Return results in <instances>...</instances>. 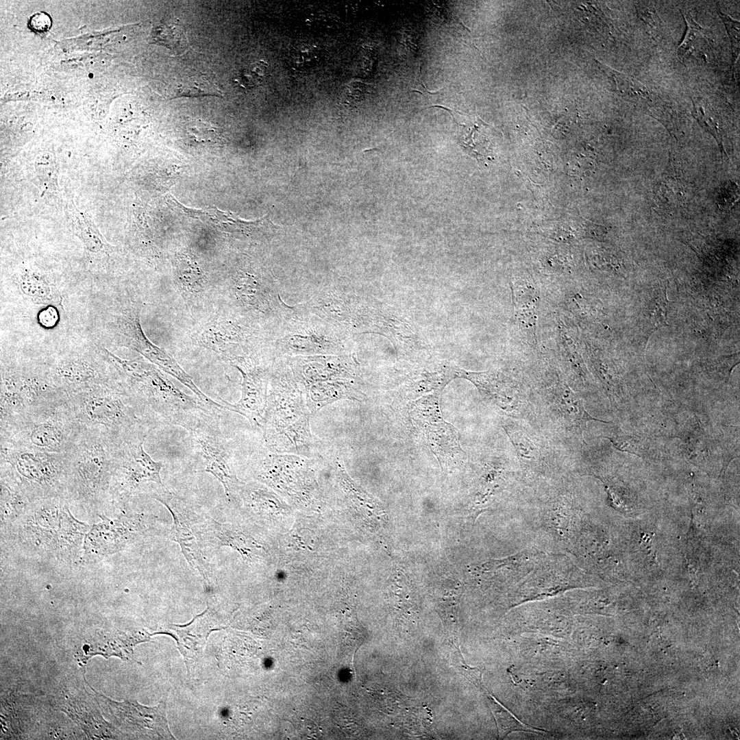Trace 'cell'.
<instances>
[{
    "label": "cell",
    "instance_id": "b9f144b4",
    "mask_svg": "<svg viewBox=\"0 0 740 740\" xmlns=\"http://www.w3.org/2000/svg\"><path fill=\"white\" fill-rule=\"evenodd\" d=\"M57 314L56 310L53 308H48L42 311L40 314V322L45 324L46 326H51L57 319Z\"/></svg>",
    "mask_w": 740,
    "mask_h": 740
},
{
    "label": "cell",
    "instance_id": "d590c367",
    "mask_svg": "<svg viewBox=\"0 0 740 740\" xmlns=\"http://www.w3.org/2000/svg\"><path fill=\"white\" fill-rule=\"evenodd\" d=\"M186 128L188 138L194 142H212L217 139L216 130L201 121L190 122Z\"/></svg>",
    "mask_w": 740,
    "mask_h": 740
},
{
    "label": "cell",
    "instance_id": "d6986e66",
    "mask_svg": "<svg viewBox=\"0 0 740 740\" xmlns=\"http://www.w3.org/2000/svg\"><path fill=\"white\" fill-rule=\"evenodd\" d=\"M555 423L566 432L576 434L582 441L587 422L597 421L604 423L609 421L597 419L585 409L583 400L567 386H558L547 393L543 399Z\"/></svg>",
    "mask_w": 740,
    "mask_h": 740
},
{
    "label": "cell",
    "instance_id": "3957f363",
    "mask_svg": "<svg viewBox=\"0 0 740 740\" xmlns=\"http://www.w3.org/2000/svg\"><path fill=\"white\" fill-rule=\"evenodd\" d=\"M68 404L81 426L106 432L121 445L147 437L151 429L122 385L99 386L68 395Z\"/></svg>",
    "mask_w": 740,
    "mask_h": 740
},
{
    "label": "cell",
    "instance_id": "d6a6232c",
    "mask_svg": "<svg viewBox=\"0 0 740 740\" xmlns=\"http://www.w3.org/2000/svg\"><path fill=\"white\" fill-rule=\"evenodd\" d=\"M667 294L664 291L658 293L649 304L648 316L652 329H657L667 323Z\"/></svg>",
    "mask_w": 740,
    "mask_h": 740
},
{
    "label": "cell",
    "instance_id": "f35d334b",
    "mask_svg": "<svg viewBox=\"0 0 740 740\" xmlns=\"http://www.w3.org/2000/svg\"><path fill=\"white\" fill-rule=\"evenodd\" d=\"M719 16L725 24L731 40L733 53L735 55V53L739 51V23L720 12Z\"/></svg>",
    "mask_w": 740,
    "mask_h": 740
},
{
    "label": "cell",
    "instance_id": "83f0119b",
    "mask_svg": "<svg viewBox=\"0 0 740 740\" xmlns=\"http://www.w3.org/2000/svg\"><path fill=\"white\" fill-rule=\"evenodd\" d=\"M655 201L665 210L672 211L682 206L686 195L682 184L673 177H667L655 188Z\"/></svg>",
    "mask_w": 740,
    "mask_h": 740
},
{
    "label": "cell",
    "instance_id": "30bf717a",
    "mask_svg": "<svg viewBox=\"0 0 740 740\" xmlns=\"http://www.w3.org/2000/svg\"><path fill=\"white\" fill-rule=\"evenodd\" d=\"M219 411L202 408L180 426L186 429L192 447L204 464L205 471L223 484L227 495L236 489L237 480L230 467L231 453L221 430Z\"/></svg>",
    "mask_w": 740,
    "mask_h": 740
},
{
    "label": "cell",
    "instance_id": "f1b7e54d",
    "mask_svg": "<svg viewBox=\"0 0 740 740\" xmlns=\"http://www.w3.org/2000/svg\"><path fill=\"white\" fill-rule=\"evenodd\" d=\"M490 700V706L495 717L499 728L500 736L502 738L513 732L518 731L533 733L547 732V731L544 729L538 728L524 724L495 699Z\"/></svg>",
    "mask_w": 740,
    "mask_h": 740
},
{
    "label": "cell",
    "instance_id": "d4e9b609",
    "mask_svg": "<svg viewBox=\"0 0 740 740\" xmlns=\"http://www.w3.org/2000/svg\"><path fill=\"white\" fill-rule=\"evenodd\" d=\"M504 427L523 465L533 467L543 462V449L533 434L516 422L506 423Z\"/></svg>",
    "mask_w": 740,
    "mask_h": 740
},
{
    "label": "cell",
    "instance_id": "1f68e13d",
    "mask_svg": "<svg viewBox=\"0 0 740 740\" xmlns=\"http://www.w3.org/2000/svg\"><path fill=\"white\" fill-rule=\"evenodd\" d=\"M221 93L206 78L189 79L181 84L176 91V97H199L206 95L219 96Z\"/></svg>",
    "mask_w": 740,
    "mask_h": 740
},
{
    "label": "cell",
    "instance_id": "4fadbf2b",
    "mask_svg": "<svg viewBox=\"0 0 740 740\" xmlns=\"http://www.w3.org/2000/svg\"><path fill=\"white\" fill-rule=\"evenodd\" d=\"M91 690L103 712L123 728L150 738L174 739L169 728L164 702L148 707L135 700L116 702L92 687Z\"/></svg>",
    "mask_w": 740,
    "mask_h": 740
},
{
    "label": "cell",
    "instance_id": "ab89813d",
    "mask_svg": "<svg viewBox=\"0 0 740 740\" xmlns=\"http://www.w3.org/2000/svg\"><path fill=\"white\" fill-rule=\"evenodd\" d=\"M29 26L31 29L36 32H45L51 26V18L50 16L45 12H36L30 17Z\"/></svg>",
    "mask_w": 740,
    "mask_h": 740
},
{
    "label": "cell",
    "instance_id": "603a6c76",
    "mask_svg": "<svg viewBox=\"0 0 740 740\" xmlns=\"http://www.w3.org/2000/svg\"><path fill=\"white\" fill-rule=\"evenodd\" d=\"M459 376L472 382L506 411H516L519 399L506 383L504 375L493 371L467 372L460 370Z\"/></svg>",
    "mask_w": 740,
    "mask_h": 740
},
{
    "label": "cell",
    "instance_id": "5bb4252c",
    "mask_svg": "<svg viewBox=\"0 0 740 740\" xmlns=\"http://www.w3.org/2000/svg\"><path fill=\"white\" fill-rule=\"evenodd\" d=\"M232 365L242 375L241 397L234 404L222 401L226 410L248 419L253 427L260 428L267 403L270 377L251 355L236 359Z\"/></svg>",
    "mask_w": 740,
    "mask_h": 740
},
{
    "label": "cell",
    "instance_id": "836d02e7",
    "mask_svg": "<svg viewBox=\"0 0 740 740\" xmlns=\"http://www.w3.org/2000/svg\"><path fill=\"white\" fill-rule=\"evenodd\" d=\"M687 23V32L685 37L678 49V55L680 58H684L695 51V46L700 45V40H704L705 37L702 34V29L691 17H684Z\"/></svg>",
    "mask_w": 740,
    "mask_h": 740
},
{
    "label": "cell",
    "instance_id": "8992f818",
    "mask_svg": "<svg viewBox=\"0 0 740 740\" xmlns=\"http://www.w3.org/2000/svg\"><path fill=\"white\" fill-rule=\"evenodd\" d=\"M82 428L66 400L0 428V441L42 452L66 453Z\"/></svg>",
    "mask_w": 740,
    "mask_h": 740
},
{
    "label": "cell",
    "instance_id": "52a82bcc",
    "mask_svg": "<svg viewBox=\"0 0 740 740\" xmlns=\"http://www.w3.org/2000/svg\"><path fill=\"white\" fill-rule=\"evenodd\" d=\"M1 465H5L33 502L65 496L66 453H52L0 441Z\"/></svg>",
    "mask_w": 740,
    "mask_h": 740
},
{
    "label": "cell",
    "instance_id": "2e32d148",
    "mask_svg": "<svg viewBox=\"0 0 740 740\" xmlns=\"http://www.w3.org/2000/svg\"><path fill=\"white\" fill-rule=\"evenodd\" d=\"M286 363L302 388L318 382L352 380L358 370L349 354L288 357Z\"/></svg>",
    "mask_w": 740,
    "mask_h": 740
},
{
    "label": "cell",
    "instance_id": "277c9868",
    "mask_svg": "<svg viewBox=\"0 0 740 740\" xmlns=\"http://www.w3.org/2000/svg\"><path fill=\"white\" fill-rule=\"evenodd\" d=\"M110 361L126 378V383L122 386L145 417V415L151 414L164 422L180 426L196 411L201 408L212 409L178 389L149 364L140 360H122L112 354Z\"/></svg>",
    "mask_w": 740,
    "mask_h": 740
},
{
    "label": "cell",
    "instance_id": "9a60e30c",
    "mask_svg": "<svg viewBox=\"0 0 740 740\" xmlns=\"http://www.w3.org/2000/svg\"><path fill=\"white\" fill-rule=\"evenodd\" d=\"M102 519L84 536V554L88 557L116 552L146 530L140 515H123L116 519L102 516Z\"/></svg>",
    "mask_w": 740,
    "mask_h": 740
},
{
    "label": "cell",
    "instance_id": "ffe728a7",
    "mask_svg": "<svg viewBox=\"0 0 740 740\" xmlns=\"http://www.w3.org/2000/svg\"><path fill=\"white\" fill-rule=\"evenodd\" d=\"M167 630L177 641L181 654L187 659H196L202 655L210 634L219 628L212 622L207 609L190 623L171 624Z\"/></svg>",
    "mask_w": 740,
    "mask_h": 740
},
{
    "label": "cell",
    "instance_id": "ac0fdd59",
    "mask_svg": "<svg viewBox=\"0 0 740 740\" xmlns=\"http://www.w3.org/2000/svg\"><path fill=\"white\" fill-rule=\"evenodd\" d=\"M149 638L150 634L143 630L95 632L80 643L75 653L76 658L83 664L95 655L106 658L116 656L126 661L134 660V646L149 641Z\"/></svg>",
    "mask_w": 740,
    "mask_h": 740
},
{
    "label": "cell",
    "instance_id": "8fae6325",
    "mask_svg": "<svg viewBox=\"0 0 740 740\" xmlns=\"http://www.w3.org/2000/svg\"><path fill=\"white\" fill-rule=\"evenodd\" d=\"M374 308L362 296L338 283L323 286L301 306L349 334L370 332Z\"/></svg>",
    "mask_w": 740,
    "mask_h": 740
},
{
    "label": "cell",
    "instance_id": "4dcf8cb0",
    "mask_svg": "<svg viewBox=\"0 0 740 740\" xmlns=\"http://www.w3.org/2000/svg\"><path fill=\"white\" fill-rule=\"evenodd\" d=\"M604 438L608 439L613 445L618 450L628 452L640 457L649 456L650 445L648 440L643 437L631 434H613L604 436Z\"/></svg>",
    "mask_w": 740,
    "mask_h": 740
},
{
    "label": "cell",
    "instance_id": "484cf974",
    "mask_svg": "<svg viewBox=\"0 0 740 740\" xmlns=\"http://www.w3.org/2000/svg\"><path fill=\"white\" fill-rule=\"evenodd\" d=\"M68 212L71 213L72 222L88 251L98 254L108 249V243L86 214L79 212L75 206L68 207Z\"/></svg>",
    "mask_w": 740,
    "mask_h": 740
},
{
    "label": "cell",
    "instance_id": "4316f807",
    "mask_svg": "<svg viewBox=\"0 0 740 740\" xmlns=\"http://www.w3.org/2000/svg\"><path fill=\"white\" fill-rule=\"evenodd\" d=\"M153 40L165 46L174 55L182 53L188 47L184 29L177 21H168L154 29Z\"/></svg>",
    "mask_w": 740,
    "mask_h": 740
},
{
    "label": "cell",
    "instance_id": "7a4b0ae2",
    "mask_svg": "<svg viewBox=\"0 0 740 740\" xmlns=\"http://www.w3.org/2000/svg\"><path fill=\"white\" fill-rule=\"evenodd\" d=\"M119 445L102 430L82 426L72 447L66 453L65 497L69 502L89 510L112 503L110 486Z\"/></svg>",
    "mask_w": 740,
    "mask_h": 740
},
{
    "label": "cell",
    "instance_id": "7402d4cb",
    "mask_svg": "<svg viewBox=\"0 0 740 740\" xmlns=\"http://www.w3.org/2000/svg\"><path fill=\"white\" fill-rule=\"evenodd\" d=\"M303 388L306 405L312 415L325 406L341 399L361 398L352 380L341 379L314 383Z\"/></svg>",
    "mask_w": 740,
    "mask_h": 740
},
{
    "label": "cell",
    "instance_id": "6da1fadb",
    "mask_svg": "<svg viewBox=\"0 0 740 740\" xmlns=\"http://www.w3.org/2000/svg\"><path fill=\"white\" fill-rule=\"evenodd\" d=\"M275 372L270 378L260 427L264 445L273 453L314 456L316 442L310 426L312 414L306 405L303 388L289 366L277 369Z\"/></svg>",
    "mask_w": 740,
    "mask_h": 740
},
{
    "label": "cell",
    "instance_id": "8d00e7d4",
    "mask_svg": "<svg viewBox=\"0 0 740 740\" xmlns=\"http://www.w3.org/2000/svg\"><path fill=\"white\" fill-rule=\"evenodd\" d=\"M47 284L46 282L41 278L32 273H27L22 277L21 286L23 291L32 297H47L49 293Z\"/></svg>",
    "mask_w": 740,
    "mask_h": 740
},
{
    "label": "cell",
    "instance_id": "44dd1931",
    "mask_svg": "<svg viewBox=\"0 0 740 740\" xmlns=\"http://www.w3.org/2000/svg\"><path fill=\"white\" fill-rule=\"evenodd\" d=\"M83 696L66 695L60 700L62 711L67 713L92 738H108L112 736L110 726L105 722L96 707Z\"/></svg>",
    "mask_w": 740,
    "mask_h": 740
},
{
    "label": "cell",
    "instance_id": "60d3db41",
    "mask_svg": "<svg viewBox=\"0 0 740 740\" xmlns=\"http://www.w3.org/2000/svg\"><path fill=\"white\" fill-rule=\"evenodd\" d=\"M694 115L698 122L703 126V127L711 133L716 139L717 143L722 146V136L717 126L714 124L713 121L711 119H707L705 116L704 111L701 108L695 109Z\"/></svg>",
    "mask_w": 740,
    "mask_h": 740
},
{
    "label": "cell",
    "instance_id": "e575fe53",
    "mask_svg": "<svg viewBox=\"0 0 740 740\" xmlns=\"http://www.w3.org/2000/svg\"><path fill=\"white\" fill-rule=\"evenodd\" d=\"M614 76L621 93L635 99H645L648 97L646 88L636 79L617 72Z\"/></svg>",
    "mask_w": 740,
    "mask_h": 740
},
{
    "label": "cell",
    "instance_id": "f546056e",
    "mask_svg": "<svg viewBox=\"0 0 740 740\" xmlns=\"http://www.w3.org/2000/svg\"><path fill=\"white\" fill-rule=\"evenodd\" d=\"M177 277L189 291L197 292L202 287V275L199 267L189 256L183 255L177 261Z\"/></svg>",
    "mask_w": 740,
    "mask_h": 740
},
{
    "label": "cell",
    "instance_id": "5b68a950",
    "mask_svg": "<svg viewBox=\"0 0 740 740\" xmlns=\"http://www.w3.org/2000/svg\"><path fill=\"white\" fill-rule=\"evenodd\" d=\"M69 502L64 496L33 502L20 530L23 543L57 555L77 549L88 528L72 516Z\"/></svg>",
    "mask_w": 740,
    "mask_h": 740
},
{
    "label": "cell",
    "instance_id": "9c48e42d",
    "mask_svg": "<svg viewBox=\"0 0 740 740\" xmlns=\"http://www.w3.org/2000/svg\"><path fill=\"white\" fill-rule=\"evenodd\" d=\"M18 369L1 373L0 428L36 410L67 400L49 375Z\"/></svg>",
    "mask_w": 740,
    "mask_h": 740
},
{
    "label": "cell",
    "instance_id": "ba28073f",
    "mask_svg": "<svg viewBox=\"0 0 740 740\" xmlns=\"http://www.w3.org/2000/svg\"><path fill=\"white\" fill-rule=\"evenodd\" d=\"M279 354L287 357L348 354L350 334L301 308L280 326Z\"/></svg>",
    "mask_w": 740,
    "mask_h": 740
},
{
    "label": "cell",
    "instance_id": "7c38bea8",
    "mask_svg": "<svg viewBox=\"0 0 740 740\" xmlns=\"http://www.w3.org/2000/svg\"><path fill=\"white\" fill-rule=\"evenodd\" d=\"M146 437L119 445L114 457L110 495L112 504L124 506L140 486L154 482L163 486L160 476L162 462H156L145 452Z\"/></svg>",
    "mask_w": 740,
    "mask_h": 740
},
{
    "label": "cell",
    "instance_id": "cb8c5ba5",
    "mask_svg": "<svg viewBox=\"0 0 740 740\" xmlns=\"http://www.w3.org/2000/svg\"><path fill=\"white\" fill-rule=\"evenodd\" d=\"M1 523L14 521L23 515L32 502L9 469L1 465Z\"/></svg>",
    "mask_w": 740,
    "mask_h": 740
},
{
    "label": "cell",
    "instance_id": "e0dca14e",
    "mask_svg": "<svg viewBox=\"0 0 740 740\" xmlns=\"http://www.w3.org/2000/svg\"><path fill=\"white\" fill-rule=\"evenodd\" d=\"M123 322L124 323L123 327L125 328V330H126L127 337L132 338V340H127V344L131 348L138 352L162 371L178 380L188 387L197 396V399L209 408L217 410H225L222 404L214 402L205 395L195 385L191 377L180 367L171 356L145 338L140 329L139 321L137 317L134 315H127L126 319H124Z\"/></svg>",
    "mask_w": 740,
    "mask_h": 740
},
{
    "label": "cell",
    "instance_id": "74e56055",
    "mask_svg": "<svg viewBox=\"0 0 740 740\" xmlns=\"http://www.w3.org/2000/svg\"><path fill=\"white\" fill-rule=\"evenodd\" d=\"M39 164H40V166H36V170L40 184H42L47 190H58V167H56L53 165V162L49 164L48 163L45 165H43L42 163Z\"/></svg>",
    "mask_w": 740,
    "mask_h": 740
}]
</instances>
